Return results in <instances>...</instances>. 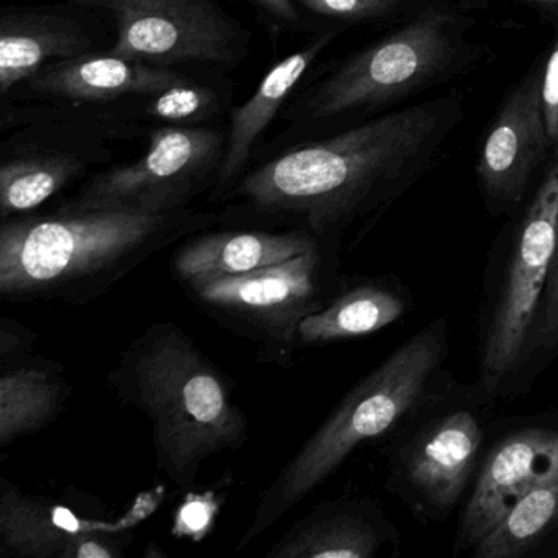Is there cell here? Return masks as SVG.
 Wrapping results in <instances>:
<instances>
[{"label": "cell", "mask_w": 558, "mask_h": 558, "mask_svg": "<svg viewBox=\"0 0 558 558\" xmlns=\"http://www.w3.org/2000/svg\"><path fill=\"white\" fill-rule=\"evenodd\" d=\"M460 110L459 99L440 97L306 143L251 169L223 201L341 253L352 228L374 223L429 169Z\"/></svg>", "instance_id": "6da1fadb"}, {"label": "cell", "mask_w": 558, "mask_h": 558, "mask_svg": "<svg viewBox=\"0 0 558 558\" xmlns=\"http://www.w3.org/2000/svg\"><path fill=\"white\" fill-rule=\"evenodd\" d=\"M185 210L61 211L5 218L0 227V296L5 302L83 306L171 244L220 223Z\"/></svg>", "instance_id": "7a4b0ae2"}, {"label": "cell", "mask_w": 558, "mask_h": 558, "mask_svg": "<svg viewBox=\"0 0 558 558\" xmlns=\"http://www.w3.org/2000/svg\"><path fill=\"white\" fill-rule=\"evenodd\" d=\"M107 381L151 421L156 459L178 488H194L210 457L240 450L250 436L227 375L175 323L133 339Z\"/></svg>", "instance_id": "3957f363"}, {"label": "cell", "mask_w": 558, "mask_h": 558, "mask_svg": "<svg viewBox=\"0 0 558 558\" xmlns=\"http://www.w3.org/2000/svg\"><path fill=\"white\" fill-rule=\"evenodd\" d=\"M450 325L436 316L368 372L263 493L241 548L279 522L364 444L390 436L447 377Z\"/></svg>", "instance_id": "277c9868"}, {"label": "cell", "mask_w": 558, "mask_h": 558, "mask_svg": "<svg viewBox=\"0 0 558 558\" xmlns=\"http://www.w3.org/2000/svg\"><path fill=\"white\" fill-rule=\"evenodd\" d=\"M558 240V153L486 256L476 318V384L492 400L531 390L529 365Z\"/></svg>", "instance_id": "5b68a950"}, {"label": "cell", "mask_w": 558, "mask_h": 558, "mask_svg": "<svg viewBox=\"0 0 558 558\" xmlns=\"http://www.w3.org/2000/svg\"><path fill=\"white\" fill-rule=\"evenodd\" d=\"M495 404L476 381L463 385L447 375L387 437L385 489L423 524L446 521L465 501Z\"/></svg>", "instance_id": "8992f818"}, {"label": "cell", "mask_w": 558, "mask_h": 558, "mask_svg": "<svg viewBox=\"0 0 558 558\" xmlns=\"http://www.w3.org/2000/svg\"><path fill=\"white\" fill-rule=\"evenodd\" d=\"M470 24L456 9L429 5L310 87L296 104L295 122H329L452 77L482 58L466 38Z\"/></svg>", "instance_id": "52a82bcc"}, {"label": "cell", "mask_w": 558, "mask_h": 558, "mask_svg": "<svg viewBox=\"0 0 558 558\" xmlns=\"http://www.w3.org/2000/svg\"><path fill=\"white\" fill-rule=\"evenodd\" d=\"M339 270L341 253L319 244L266 269L192 280L182 287L223 328L287 359L296 349L300 323L344 286L348 277Z\"/></svg>", "instance_id": "ba28073f"}, {"label": "cell", "mask_w": 558, "mask_h": 558, "mask_svg": "<svg viewBox=\"0 0 558 558\" xmlns=\"http://www.w3.org/2000/svg\"><path fill=\"white\" fill-rule=\"evenodd\" d=\"M227 135L228 130L207 125L151 130L143 156L94 174L57 210H185L198 195L214 191Z\"/></svg>", "instance_id": "9c48e42d"}, {"label": "cell", "mask_w": 558, "mask_h": 558, "mask_svg": "<svg viewBox=\"0 0 558 558\" xmlns=\"http://www.w3.org/2000/svg\"><path fill=\"white\" fill-rule=\"evenodd\" d=\"M104 15L116 28L110 53L156 66H236L251 32L217 0H64Z\"/></svg>", "instance_id": "30bf717a"}, {"label": "cell", "mask_w": 558, "mask_h": 558, "mask_svg": "<svg viewBox=\"0 0 558 558\" xmlns=\"http://www.w3.org/2000/svg\"><path fill=\"white\" fill-rule=\"evenodd\" d=\"M558 483V411L506 421L489 434L475 482L460 506L453 555L472 550L522 498Z\"/></svg>", "instance_id": "8fae6325"}, {"label": "cell", "mask_w": 558, "mask_h": 558, "mask_svg": "<svg viewBox=\"0 0 558 558\" xmlns=\"http://www.w3.org/2000/svg\"><path fill=\"white\" fill-rule=\"evenodd\" d=\"M550 146L542 70H534L506 97L480 149L476 178L489 214H511L524 204Z\"/></svg>", "instance_id": "7c38bea8"}, {"label": "cell", "mask_w": 558, "mask_h": 558, "mask_svg": "<svg viewBox=\"0 0 558 558\" xmlns=\"http://www.w3.org/2000/svg\"><path fill=\"white\" fill-rule=\"evenodd\" d=\"M401 534L380 499L344 495L316 502L266 558H378L401 554Z\"/></svg>", "instance_id": "4fadbf2b"}, {"label": "cell", "mask_w": 558, "mask_h": 558, "mask_svg": "<svg viewBox=\"0 0 558 558\" xmlns=\"http://www.w3.org/2000/svg\"><path fill=\"white\" fill-rule=\"evenodd\" d=\"M165 486L136 496L119 519H90L45 496L22 492L8 480L0 482V547L5 557L58 558L64 545L87 532H126L149 518L165 499Z\"/></svg>", "instance_id": "5bb4252c"}, {"label": "cell", "mask_w": 558, "mask_h": 558, "mask_svg": "<svg viewBox=\"0 0 558 558\" xmlns=\"http://www.w3.org/2000/svg\"><path fill=\"white\" fill-rule=\"evenodd\" d=\"M191 80L175 68L126 60L110 51H90L48 64L15 93L25 94L31 99L99 104L125 97L146 99Z\"/></svg>", "instance_id": "9a60e30c"}, {"label": "cell", "mask_w": 558, "mask_h": 558, "mask_svg": "<svg viewBox=\"0 0 558 558\" xmlns=\"http://www.w3.org/2000/svg\"><path fill=\"white\" fill-rule=\"evenodd\" d=\"M94 27L76 15L47 8H5L0 12V94L2 99L38 71L58 61L97 51Z\"/></svg>", "instance_id": "2e32d148"}, {"label": "cell", "mask_w": 558, "mask_h": 558, "mask_svg": "<svg viewBox=\"0 0 558 558\" xmlns=\"http://www.w3.org/2000/svg\"><path fill=\"white\" fill-rule=\"evenodd\" d=\"M319 244L322 241L303 228L207 230L182 241L172 259V272L181 286L192 280L241 276L308 253Z\"/></svg>", "instance_id": "e0dca14e"}, {"label": "cell", "mask_w": 558, "mask_h": 558, "mask_svg": "<svg viewBox=\"0 0 558 558\" xmlns=\"http://www.w3.org/2000/svg\"><path fill=\"white\" fill-rule=\"evenodd\" d=\"M338 35L339 31L336 28L313 35L302 48L274 64L253 96L243 106L233 110L228 126L223 161L214 191L210 192L211 201H223L243 178L257 140L264 135L279 110L286 106L312 64L325 53L326 48L338 38Z\"/></svg>", "instance_id": "ac0fdd59"}, {"label": "cell", "mask_w": 558, "mask_h": 558, "mask_svg": "<svg viewBox=\"0 0 558 558\" xmlns=\"http://www.w3.org/2000/svg\"><path fill=\"white\" fill-rule=\"evenodd\" d=\"M414 312V296L397 276L355 277L318 312L300 323L296 349L364 338Z\"/></svg>", "instance_id": "d6986e66"}, {"label": "cell", "mask_w": 558, "mask_h": 558, "mask_svg": "<svg viewBox=\"0 0 558 558\" xmlns=\"http://www.w3.org/2000/svg\"><path fill=\"white\" fill-rule=\"evenodd\" d=\"M109 155L97 146L17 143L5 146L0 165V217L34 214Z\"/></svg>", "instance_id": "ffe728a7"}, {"label": "cell", "mask_w": 558, "mask_h": 558, "mask_svg": "<svg viewBox=\"0 0 558 558\" xmlns=\"http://www.w3.org/2000/svg\"><path fill=\"white\" fill-rule=\"evenodd\" d=\"M71 388L53 364L25 365L0 377V447L50 426L66 407Z\"/></svg>", "instance_id": "44dd1931"}, {"label": "cell", "mask_w": 558, "mask_h": 558, "mask_svg": "<svg viewBox=\"0 0 558 558\" xmlns=\"http://www.w3.org/2000/svg\"><path fill=\"white\" fill-rule=\"evenodd\" d=\"M470 557L558 558V483L522 498Z\"/></svg>", "instance_id": "7402d4cb"}, {"label": "cell", "mask_w": 558, "mask_h": 558, "mask_svg": "<svg viewBox=\"0 0 558 558\" xmlns=\"http://www.w3.org/2000/svg\"><path fill=\"white\" fill-rule=\"evenodd\" d=\"M230 90L195 80L175 84L156 96L146 97L145 116L169 125L197 126L217 119L227 109Z\"/></svg>", "instance_id": "603a6c76"}, {"label": "cell", "mask_w": 558, "mask_h": 558, "mask_svg": "<svg viewBox=\"0 0 558 558\" xmlns=\"http://www.w3.org/2000/svg\"><path fill=\"white\" fill-rule=\"evenodd\" d=\"M558 361V240L551 260L550 272L545 283L538 312L537 328H535L534 344H532L529 380L535 384L538 377Z\"/></svg>", "instance_id": "cb8c5ba5"}, {"label": "cell", "mask_w": 558, "mask_h": 558, "mask_svg": "<svg viewBox=\"0 0 558 558\" xmlns=\"http://www.w3.org/2000/svg\"><path fill=\"white\" fill-rule=\"evenodd\" d=\"M223 493L227 492L218 488L189 492L175 511L171 534L178 538H191L195 544L207 538L223 506Z\"/></svg>", "instance_id": "d4e9b609"}, {"label": "cell", "mask_w": 558, "mask_h": 558, "mask_svg": "<svg viewBox=\"0 0 558 558\" xmlns=\"http://www.w3.org/2000/svg\"><path fill=\"white\" fill-rule=\"evenodd\" d=\"M310 14L331 21L365 24L391 17L407 0H293Z\"/></svg>", "instance_id": "484cf974"}, {"label": "cell", "mask_w": 558, "mask_h": 558, "mask_svg": "<svg viewBox=\"0 0 558 558\" xmlns=\"http://www.w3.org/2000/svg\"><path fill=\"white\" fill-rule=\"evenodd\" d=\"M132 542V531L87 532L71 538L58 558H122Z\"/></svg>", "instance_id": "4316f807"}, {"label": "cell", "mask_w": 558, "mask_h": 558, "mask_svg": "<svg viewBox=\"0 0 558 558\" xmlns=\"http://www.w3.org/2000/svg\"><path fill=\"white\" fill-rule=\"evenodd\" d=\"M246 4L251 5L259 21L274 35L302 32L305 28L302 9L293 0H246Z\"/></svg>", "instance_id": "83f0119b"}, {"label": "cell", "mask_w": 558, "mask_h": 558, "mask_svg": "<svg viewBox=\"0 0 558 558\" xmlns=\"http://www.w3.org/2000/svg\"><path fill=\"white\" fill-rule=\"evenodd\" d=\"M542 107L551 148L558 153V35L542 70Z\"/></svg>", "instance_id": "f1b7e54d"}, {"label": "cell", "mask_w": 558, "mask_h": 558, "mask_svg": "<svg viewBox=\"0 0 558 558\" xmlns=\"http://www.w3.org/2000/svg\"><path fill=\"white\" fill-rule=\"evenodd\" d=\"M35 339H37V335L25 326L19 325V322L2 318V325H0V357H2V362L8 361L9 355L27 351Z\"/></svg>", "instance_id": "f546056e"}, {"label": "cell", "mask_w": 558, "mask_h": 558, "mask_svg": "<svg viewBox=\"0 0 558 558\" xmlns=\"http://www.w3.org/2000/svg\"><path fill=\"white\" fill-rule=\"evenodd\" d=\"M531 4L538 5L548 14L558 15V0H527Z\"/></svg>", "instance_id": "4dcf8cb0"}]
</instances>
